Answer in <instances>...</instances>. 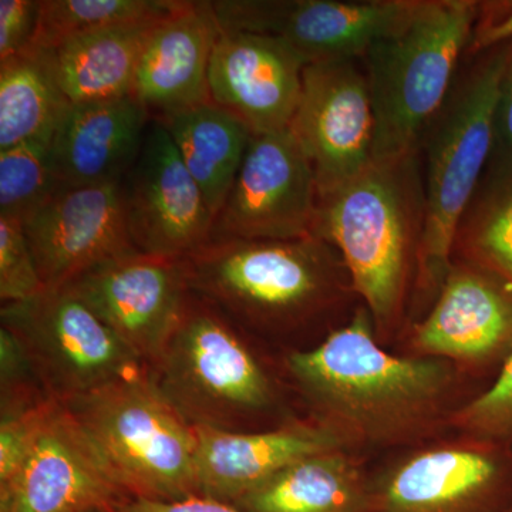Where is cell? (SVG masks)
<instances>
[{
  "label": "cell",
  "instance_id": "cell-1",
  "mask_svg": "<svg viewBox=\"0 0 512 512\" xmlns=\"http://www.w3.org/2000/svg\"><path fill=\"white\" fill-rule=\"evenodd\" d=\"M286 367L316 420L350 447L429 443L458 407L457 366L386 352L365 305L315 348L291 353Z\"/></svg>",
  "mask_w": 512,
  "mask_h": 512
},
{
  "label": "cell",
  "instance_id": "cell-30",
  "mask_svg": "<svg viewBox=\"0 0 512 512\" xmlns=\"http://www.w3.org/2000/svg\"><path fill=\"white\" fill-rule=\"evenodd\" d=\"M23 224L0 218V299L25 302L45 291Z\"/></svg>",
  "mask_w": 512,
  "mask_h": 512
},
{
  "label": "cell",
  "instance_id": "cell-23",
  "mask_svg": "<svg viewBox=\"0 0 512 512\" xmlns=\"http://www.w3.org/2000/svg\"><path fill=\"white\" fill-rule=\"evenodd\" d=\"M164 19L97 30L50 50L60 87L70 103H96L131 96L141 56L158 23Z\"/></svg>",
  "mask_w": 512,
  "mask_h": 512
},
{
  "label": "cell",
  "instance_id": "cell-18",
  "mask_svg": "<svg viewBox=\"0 0 512 512\" xmlns=\"http://www.w3.org/2000/svg\"><path fill=\"white\" fill-rule=\"evenodd\" d=\"M305 67L278 37L221 30L208 76L211 101L252 136L278 133L298 109Z\"/></svg>",
  "mask_w": 512,
  "mask_h": 512
},
{
  "label": "cell",
  "instance_id": "cell-28",
  "mask_svg": "<svg viewBox=\"0 0 512 512\" xmlns=\"http://www.w3.org/2000/svg\"><path fill=\"white\" fill-rule=\"evenodd\" d=\"M50 143L35 138L0 150V218L25 224L62 187Z\"/></svg>",
  "mask_w": 512,
  "mask_h": 512
},
{
  "label": "cell",
  "instance_id": "cell-29",
  "mask_svg": "<svg viewBox=\"0 0 512 512\" xmlns=\"http://www.w3.org/2000/svg\"><path fill=\"white\" fill-rule=\"evenodd\" d=\"M450 429L461 436L512 447V353L483 393L457 407Z\"/></svg>",
  "mask_w": 512,
  "mask_h": 512
},
{
  "label": "cell",
  "instance_id": "cell-7",
  "mask_svg": "<svg viewBox=\"0 0 512 512\" xmlns=\"http://www.w3.org/2000/svg\"><path fill=\"white\" fill-rule=\"evenodd\" d=\"M153 370L160 392L192 426L237 431L235 423L275 400L274 384L234 323L192 295Z\"/></svg>",
  "mask_w": 512,
  "mask_h": 512
},
{
  "label": "cell",
  "instance_id": "cell-34",
  "mask_svg": "<svg viewBox=\"0 0 512 512\" xmlns=\"http://www.w3.org/2000/svg\"><path fill=\"white\" fill-rule=\"evenodd\" d=\"M512 167V56L505 69L495 109L494 146L487 171Z\"/></svg>",
  "mask_w": 512,
  "mask_h": 512
},
{
  "label": "cell",
  "instance_id": "cell-35",
  "mask_svg": "<svg viewBox=\"0 0 512 512\" xmlns=\"http://www.w3.org/2000/svg\"><path fill=\"white\" fill-rule=\"evenodd\" d=\"M117 512H245L235 505L211 500V498L190 497L184 500H151V498H133L123 503Z\"/></svg>",
  "mask_w": 512,
  "mask_h": 512
},
{
  "label": "cell",
  "instance_id": "cell-33",
  "mask_svg": "<svg viewBox=\"0 0 512 512\" xmlns=\"http://www.w3.org/2000/svg\"><path fill=\"white\" fill-rule=\"evenodd\" d=\"M512 42V0L480 2V13L467 55L470 57Z\"/></svg>",
  "mask_w": 512,
  "mask_h": 512
},
{
  "label": "cell",
  "instance_id": "cell-22",
  "mask_svg": "<svg viewBox=\"0 0 512 512\" xmlns=\"http://www.w3.org/2000/svg\"><path fill=\"white\" fill-rule=\"evenodd\" d=\"M245 512H369L370 476L349 450L301 458L239 498Z\"/></svg>",
  "mask_w": 512,
  "mask_h": 512
},
{
  "label": "cell",
  "instance_id": "cell-15",
  "mask_svg": "<svg viewBox=\"0 0 512 512\" xmlns=\"http://www.w3.org/2000/svg\"><path fill=\"white\" fill-rule=\"evenodd\" d=\"M123 190L128 232L141 254L184 259L211 241L214 217L163 124L151 121Z\"/></svg>",
  "mask_w": 512,
  "mask_h": 512
},
{
  "label": "cell",
  "instance_id": "cell-17",
  "mask_svg": "<svg viewBox=\"0 0 512 512\" xmlns=\"http://www.w3.org/2000/svg\"><path fill=\"white\" fill-rule=\"evenodd\" d=\"M412 346L417 356L498 373L512 353V289L483 269L453 262L429 312L414 323Z\"/></svg>",
  "mask_w": 512,
  "mask_h": 512
},
{
  "label": "cell",
  "instance_id": "cell-13",
  "mask_svg": "<svg viewBox=\"0 0 512 512\" xmlns=\"http://www.w3.org/2000/svg\"><path fill=\"white\" fill-rule=\"evenodd\" d=\"M66 286L144 366L160 359L191 298L183 259L141 252L97 266Z\"/></svg>",
  "mask_w": 512,
  "mask_h": 512
},
{
  "label": "cell",
  "instance_id": "cell-9",
  "mask_svg": "<svg viewBox=\"0 0 512 512\" xmlns=\"http://www.w3.org/2000/svg\"><path fill=\"white\" fill-rule=\"evenodd\" d=\"M512 447L461 436L412 447L370 476L369 512H504Z\"/></svg>",
  "mask_w": 512,
  "mask_h": 512
},
{
  "label": "cell",
  "instance_id": "cell-16",
  "mask_svg": "<svg viewBox=\"0 0 512 512\" xmlns=\"http://www.w3.org/2000/svg\"><path fill=\"white\" fill-rule=\"evenodd\" d=\"M124 493L79 421L57 400L18 476L0 488V512L119 510Z\"/></svg>",
  "mask_w": 512,
  "mask_h": 512
},
{
  "label": "cell",
  "instance_id": "cell-6",
  "mask_svg": "<svg viewBox=\"0 0 512 512\" xmlns=\"http://www.w3.org/2000/svg\"><path fill=\"white\" fill-rule=\"evenodd\" d=\"M134 498L197 497L195 427L143 372L64 403Z\"/></svg>",
  "mask_w": 512,
  "mask_h": 512
},
{
  "label": "cell",
  "instance_id": "cell-31",
  "mask_svg": "<svg viewBox=\"0 0 512 512\" xmlns=\"http://www.w3.org/2000/svg\"><path fill=\"white\" fill-rule=\"evenodd\" d=\"M57 399L46 397L30 406L2 412L0 423V488L18 476Z\"/></svg>",
  "mask_w": 512,
  "mask_h": 512
},
{
  "label": "cell",
  "instance_id": "cell-27",
  "mask_svg": "<svg viewBox=\"0 0 512 512\" xmlns=\"http://www.w3.org/2000/svg\"><path fill=\"white\" fill-rule=\"evenodd\" d=\"M184 0H40L32 45L55 50L74 37L126 23L168 18Z\"/></svg>",
  "mask_w": 512,
  "mask_h": 512
},
{
  "label": "cell",
  "instance_id": "cell-12",
  "mask_svg": "<svg viewBox=\"0 0 512 512\" xmlns=\"http://www.w3.org/2000/svg\"><path fill=\"white\" fill-rule=\"evenodd\" d=\"M359 59L308 64L289 130L315 171L318 194L352 180L375 160L376 117Z\"/></svg>",
  "mask_w": 512,
  "mask_h": 512
},
{
  "label": "cell",
  "instance_id": "cell-4",
  "mask_svg": "<svg viewBox=\"0 0 512 512\" xmlns=\"http://www.w3.org/2000/svg\"><path fill=\"white\" fill-rule=\"evenodd\" d=\"M512 42L471 57L421 141L426 225L413 309H429L453 265L458 225L483 181Z\"/></svg>",
  "mask_w": 512,
  "mask_h": 512
},
{
  "label": "cell",
  "instance_id": "cell-3",
  "mask_svg": "<svg viewBox=\"0 0 512 512\" xmlns=\"http://www.w3.org/2000/svg\"><path fill=\"white\" fill-rule=\"evenodd\" d=\"M183 261L192 296L264 332L306 328L355 293L338 251L318 237L212 238Z\"/></svg>",
  "mask_w": 512,
  "mask_h": 512
},
{
  "label": "cell",
  "instance_id": "cell-36",
  "mask_svg": "<svg viewBox=\"0 0 512 512\" xmlns=\"http://www.w3.org/2000/svg\"><path fill=\"white\" fill-rule=\"evenodd\" d=\"M504 512H512V501H511L510 505H508L507 510H505Z\"/></svg>",
  "mask_w": 512,
  "mask_h": 512
},
{
  "label": "cell",
  "instance_id": "cell-26",
  "mask_svg": "<svg viewBox=\"0 0 512 512\" xmlns=\"http://www.w3.org/2000/svg\"><path fill=\"white\" fill-rule=\"evenodd\" d=\"M453 262L483 269L512 289V167L485 171L458 225Z\"/></svg>",
  "mask_w": 512,
  "mask_h": 512
},
{
  "label": "cell",
  "instance_id": "cell-19",
  "mask_svg": "<svg viewBox=\"0 0 512 512\" xmlns=\"http://www.w3.org/2000/svg\"><path fill=\"white\" fill-rule=\"evenodd\" d=\"M194 427L198 495L228 504L301 458L352 448L318 420L258 433Z\"/></svg>",
  "mask_w": 512,
  "mask_h": 512
},
{
  "label": "cell",
  "instance_id": "cell-8",
  "mask_svg": "<svg viewBox=\"0 0 512 512\" xmlns=\"http://www.w3.org/2000/svg\"><path fill=\"white\" fill-rule=\"evenodd\" d=\"M8 329L53 399L66 403L140 375L144 365L69 286L2 305Z\"/></svg>",
  "mask_w": 512,
  "mask_h": 512
},
{
  "label": "cell",
  "instance_id": "cell-11",
  "mask_svg": "<svg viewBox=\"0 0 512 512\" xmlns=\"http://www.w3.org/2000/svg\"><path fill=\"white\" fill-rule=\"evenodd\" d=\"M318 183L289 128L249 140L212 238L291 241L313 237ZM211 238V239H212Z\"/></svg>",
  "mask_w": 512,
  "mask_h": 512
},
{
  "label": "cell",
  "instance_id": "cell-21",
  "mask_svg": "<svg viewBox=\"0 0 512 512\" xmlns=\"http://www.w3.org/2000/svg\"><path fill=\"white\" fill-rule=\"evenodd\" d=\"M151 117L131 94L123 99L72 104L50 143L63 185L123 181L143 148Z\"/></svg>",
  "mask_w": 512,
  "mask_h": 512
},
{
  "label": "cell",
  "instance_id": "cell-10",
  "mask_svg": "<svg viewBox=\"0 0 512 512\" xmlns=\"http://www.w3.org/2000/svg\"><path fill=\"white\" fill-rule=\"evenodd\" d=\"M416 0H224L212 2L222 32L278 37L308 64L363 59L406 19Z\"/></svg>",
  "mask_w": 512,
  "mask_h": 512
},
{
  "label": "cell",
  "instance_id": "cell-32",
  "mask_svg": "<svg viewBox=\"0 0 512 512\" xmlns=\"http://www.w3.org/2000/svg\"><path fill=\"white\" fill-rule=\"evenodd\" d=\"M39 8V0H0V62L32 45Z\"/></svg>",
  "mask_w": 512,
  "mask_h": 512
},
{
  "label": "cell",
  "instance_id": "cell-25",
  "mask_svg": "<svg viewBox=\"0 0 512 512\" xmlns=\"http://www.w3.org/2000/svg\"><path fill=\"white\" fill-rule=\"evenodd\" d=\"M70 106L50 50L28 47L0 62V150L52 138Z\"/></svg>",
  "mask_w": 512,
  "mask_h": 512
},
{
  "label": "cell",
  "instance_id": "cell-24",
  "mask_svg": "<svg viewBox=\"0 0 512 512\" xmlns=\"http://www.w3.org/2000/svg\"><path fill=\"white\" fill-rule=\"evenodd\" d=\"M153 121L163 124L173 138L217 220L237 180L252 134L212 101Z\"/></svg>",
  "mask_w": 512,
  "mask_h": 512
},
{
  "label": "cell",
  "instance_id": "cell-5",
  "mask_svg": "<svg viewBox=\"0 0 512 512\" xmlns=\"http://www.w3.org/2000/svg\"><path fill=\"white\" fill-rule=\"evenodd\" d=\"M478 13L476 0H416L406 19L367 50L375 158L420 150L456 84Z\"/></svg>",
  "mask_w": 512,
  "mask_h": 512
},
{
  "label": "cell",
  "instance_id": "cell-2",
  "mask_svg": "<svg viewBox=\"0 0 512 512\" xmlns=\"http://www.w3.org/2000/svg\"><path fill=\"white\" fill-rule=\"evenodd\" d=\"M426 225L420 150L375 158L352 180L318 194L313 237L338 251L377 336L413 308Z\"/></svg>",
  "mask_w": 512,
  "mask_h": 512
},
{
  "label": "cell",
  "instance_id": "cell-20",
  "mask_svg": "<svg viewBox=\"0 0 512 512\" xmlns=\"http://www.w3.org/2000/svg\"><path fill=\"white\" fill-rule=\"evenodd\" d=\"M221 35L212 2H185L158 23L138 63L133 96L163 119L210 103V66Z\"/></svg>",
  "mask_w": 512,
  "mask_h": 512
},
{
  "label": "cell",
  "instance_id": "cell-14",
  "mask_svg": "<svg viewBox=\"0 0 512 512\" xmlns=\"http://www.w3.org/2000/svg\"><path fill=\"white\" fill-rule=\"evenodd\" d=\"M23 228L46 289L138 252L128 232L123 181L62 185Z\"/></svg>",
  "mask_w": 512,
  "mask_h": 512
}]
</instances>
